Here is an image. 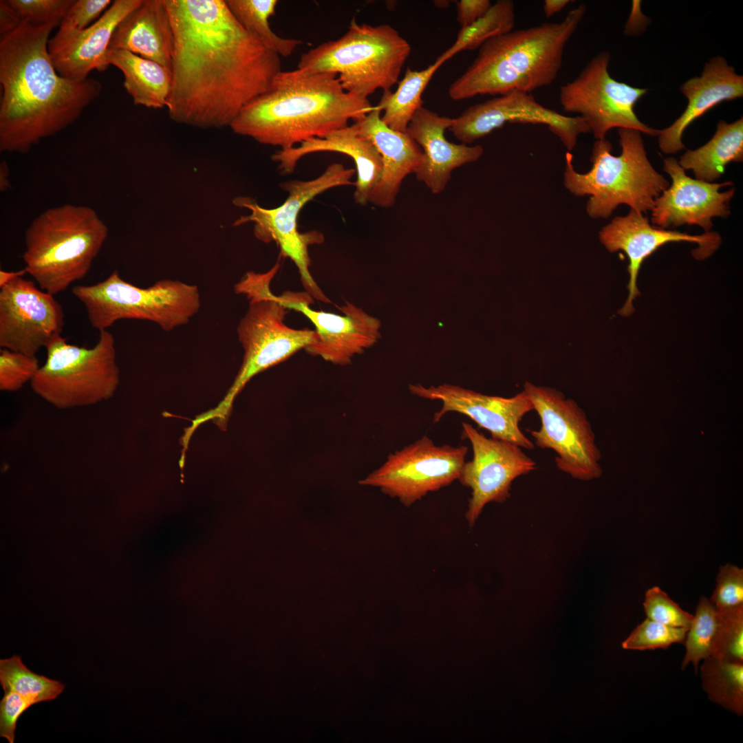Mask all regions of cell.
<instances>
[{
  "label": "cell",
  "instance_id": "obj_1",
  "mask_svg": "<svg viewBox=\"0 0 743 743\" xmlns=\"http://www.w3.org/2000/svg\"><path fill=\"white\" fill-rule=\"evenodd\" d=\"M173 33L166 108L179 123L230 127L281 72L280 56L233 15L225 0H164Z\"/></svg>",
  "mask_w": 743,
  "mask_h": 743
},
{
  "label": "cell",
  "instance_id": "obj_2",
  "mask_svg": "<svg viewBox=\"0 0 743 743\" xmlns=\"http://www.w3.org/2000/svg\"><path fill=\"white\" fill-rule=\"evenodd\" d=\"M61 22L21 23L0 39V151L25 154L74 122L100 95L94 78L74 80L56 70L49 36Z\"/></svg>",
  "mask_w": 743,
  "mask_h": 743
},
{
  "label": "cell",
  "instance_id": "obj_3",
  "mask_svg": "<svg viewBox=\"0 0 743 743\" xmlns=\"http://www.w3.org/2000/svg\"><path fill=\"white\" fill-rule=\"evenodd\" d=\"M373 107L368 98L345 91L336 74L297 67L281 71L230 127L261 144L288 149L344 128Z\"/></svg>",
  "mask_w": 743,
  "mask_h": 743
},
{
  "label": "cell",
  "instance_id": "obj_4",
  "mask_svg": "<svg viewBox=\"0 0 743 743\" xmlns=\"http://www.w3.org/2000/svg\"><path fill=\"white\" fill-rule=\"evenodd\" d=\"M581 3L560 22L512 30L486 41L466 70L449 88L455 100L477 95L531 93L557 78L566 46L585 14Z\"/></svg>",
  "mask_w": 743,
  "mask_h": 743
},
{
  "label": "cell",
  "instance_id": "obj_5",
  "mask_svg": "<svg viewBox=\"0 0 743 743\" xmlns=\"http://www.w3.org/2000/svg\"><path fill=\"white\" fill-rule=\"evenodd\" d=\"M279 268L277 261L266 272H248L235 285V292L249 299L248 310L237 328L244 349L242 364L224 399L215 408L197 416L188 427L189 432L194 433L210 420L225 430L234 400L252 378L316 342L314 330L294 329L284 323L289 309L270 290Z\"/></svg>",
  "mask_w": 743,
  "mask_h": 743
},
{
  "label": "cell",
  "instance_id": "obj_6",
  "mask_svg": "<svg viewBox=\"0 0 743 743\" xmlns=\"http://www.w3.org/2000/svg\"><path fill=\"white\" fill-rule=\"evenodd\" d=\"M618 133L621 153L612 155V145L606 138L596 140L592 166L586 173L577 172L572 155L566 153L564 186L574 196H589L586 212L592 219L608 218L621 204L641 213L651 211L669 186L649 161L640 132L620 128Z\"/></svg>",
  "mask_w": 743,
  "mask_h": 743
},
{
  "label": "cell",
  "instance_id": "obj_7",
  "mask_svg": "<svg viewBox=\"0 0 743 743\" xmlns=\"http://www.w3.org/2000/svg\"><path fill=\"white\" fill-rule=\"evenodd\" d=\"M108 233L91 207L66 204L49 208L25 232V269L39 288L54 296L86 277Z\"/></svg>",
  "mask_w": 743,
  "mask_h": 743
},
{
  "label": "cell",
  "instance_id": "obj_8",
  "mask_svg": "<svg viewBox=\"0 0 743 743\" xmlns=\"http://www.w3.org/2000/svg\"><path fill=\"white\" fill-rule=\"evenodd\" d=\"M411 50L391 25L358 23L353 19L339 39L302 54L297 67L336 74L345 91L367 98L398 83Z\"/></svg>",
  "mask_w": 743,
  "mask_h": 743
},
{
  "label": "cell",
  "instance_id": "obj_9",
  "mask_svg": "<svg viewBox=\"0 0 743 743\" xmlns=\"http://www.w3.org/2000/svg\"><path fill=\"white\" fill-rule=\"evenodd\" d=\"M46 360L30 381L33 391L60 409L98 404L111 398L120 384L115 339L100 331L96 345H72L58 335L45 347Z\"/></svg>",
  "mask_w": 743,
  "mask_h": 743
},
{
  "label": "cell",
  "instance_id": "obj_10",
  "mask_svg": "<svg viewBox=\"0 0 743 743\" xmlns=\"http://www.w3.org/2000/svg\"><path fill=\"white\" fill-rule=\"evenodd\" d=\"M72 292L84 305L91 325L99 331L122 319L149 321L171 331L188 323L201 305L195 285L164 279L140 288L124 280L117 270L96 284L74 286Z\"/></svg>",
  "mask_w": 743,
  "mask_h": 743
},
{
  "label": "cell",
  "instance_id": "obj_11",
  "mask_svg": "<svg viewBox=\"0 0 743 743\" xmlns=\"http://www.w3.org/2000/svg\"><path fill=\"white\" fill-rule=\"evenodd\" d=\"M355 172L341 163H332L316 178L286 182L281 187L288 193V197L273 208L262 207L249 197L239 196L233 201L235 206L250 211L249 215L237 219L234 225L253 223L255 237L264 243L275 242L281 256L290 259L297 266L305 292L323 303L330 301L312 277L308 248L323 243L324 237L316 230L300 233L298 217L303 206L322 193L334 187L354 185L351 179Z\"/></svg>",
  "mask_w": 743,
  "mask_h": 743
},
{
  "label": "cell",
  "instance_id": "obj_12",
  "mask_svg": "<svg viewBox=\"0 0 743 743\" xmlns=\"http://www.w3.org/2000/svg\"><path fill=\"white\" fill-rule=\"evenodd\" d=\"M524 391L537 413L541 427L529 432L535 444L553 450L557 468L580 480L601 475L600 453L594 434L583 411L554 388L526 382Z\"/></svg>",
  "mask_w": 743,
  "mask_h": 743
},
{
  "label": "cell",
  "instance_id": "obj_13",
  "mask_svg": "<svg viewBox=\"0 0 743 743\" xmlns=\"http://www.w3.org/2000/svg\"><path fill=\"white\" fill-rule=\"evenodd\" d=\"M610 60L609 52L599 53L577 77L561 85L559 102L562 109L581 117L596 140L605 138L613 128L658 136L659 130L643 123L634 111L636 103L647 90L613 78L608 72Z\"/></svg>",
  "mask_w": 743,
  "mask_h": 743
},
{
  "label": "cell",
  "instance_id": "obj_14",
  "mask_svg": "<svg viewBox=\"0 0 743 743\" xmlns=\"http://www.w3.org/2000/svg\"><path fill=\"white\" fill-rule=\"evenodd\" d=\"M465 446L436 445L423 436L391 453L358 483L378 488L406 507L458 480L465 462Z\"/></svg>",
  "mask_w": 743,
  "mask_h": 743
},
{
  "label": "cell",
  "instance_id": "obj_15",
  "mask_svg": "<svg viewBox=\"0 0 743 743\" xmlns=\"http://www.w3.org/2000/svg\"><path fill=\"white\" fill-rule=\"evenodd\" d=\"M506 123L543 125L568 150L576 147L578 137L590 129L579 116H568L539 103L531 93L513 91L466 109L449 130L463 144H471Z\"/></svg>",
  "mask_w": 743,
  "mask_h": 743
},
{
  "label": "cell",
  "instance_id": "obj_16",
  "mask_svg": "<svg viewBox=\"0 0 743 743\" xmlns=\"http://www.w3.org/2000/svg\"><path fill=\"white\" fill-rule=\"evenodd\" d=\"M462 427V437L471 442L473 458L464 462L458 480L471 490L465 517L473 526L488 503L505 502L513 480L534 471L536 462L515 444L488 438L467 422Z\"/></svg>",
  "mask_w": 743,
  "mask_h": 743
},
{
  "label": "cell",
  "instance_id": "obj_17",
  "mask_svg": "<svg viewBox=\"0 0 743 743\" xmlns=\"http://www.w3.org/2000/svg\"><path fill=\"white\" fill-rule=\"evenodd\" d=\"M64 312L54 295L18 277L1 287L0 347L36 356L64 326Z\"/></svg>",
  "mask_w": 743,
  "mask_h": 743
},
{
  "label": "cell",
  "instance_id": "obj_18",
  "mask_svg": "<svg viewBox=\"0 0 743 743\" xmlns=\"http://www.w3.org/2000/svg\"><path fill=\"white\" fill-rule=\"evenodd\" d=\"M276 297L285 307L301 312L314 325L317 339L305 350L332 364L350 363L380 337V320L349 302L339 308L343 314H337L312 309V297L307 292L286 291Z\"/></svg>",
  "mask_w": 743,
  "mask_h": 743
},
{
  "label": "cell",
  "instance_id": "obj_19",
  "mask_svg": "<svg viewBox=\"0 0 743 743\" xmlns=\"http://www.w3.org/2000/svg\"><path fill=\"white\" fill-rule=\"evenodd\" d=\"M409 389L416 396L442 402L440 410L434 413V422H439L447 413L457 412L468 416L480 427L489 431L493 438L527 449L535 447L534 443L519 428L523 417L534 410L524 390L510 398H504L449 384L429 387L420 384L410 385Z\"/></svg>",
  "mask_w": 743,
  "mask_h": 743
},
{
  "label": "cell",
  "instance_id": "obj_20",
  "mask_svg": "<svg viewBox=\"0 0 743 743\" xmlns=\"http://www.w3.org/2000/svg\"><path fill=\"white\" fill-rule=\"evenodd\" d=\"M599 237L609 252L623 251L629 259V295L618 311L623 316L634 312L632 302L639 294L636 283L638 271L644 260L658 248L669 242L697 244L698 246L693 250L692 254L694 258L702 260L710 257L722 242L720 235L716 232L694 235L652 226L647 217L632 209L625 216L613 218L601 228Z\"/></svg>",
  "mask_w": 743,
  "mask_h": 743
},
{
  "label": "cell",
  "instance_id": "obj_21",
  "mask_svg": "<svg viewBox=\"0 0 743 743\" xmlns=\"http://www.w3.org/2000/svg\"><path fill=\"white\" fill-rule=\"evenodd\" d=\"M663 170L669 174L671 184L655 200L651 222L664 229L682 225H698L704 233L711 231L715 217H725L730 214V202L735 189L720 192L731 182H707L693 179L685 173L678 161L672 157L664 160Z\"/></svg>",
  "mask_w": 743,
  "mask_h": 743
},
{
  "label": "cell",
  "instance_id": "obj_22",
  "mask_svg": "<svg viewBox=\"0 0 743 743\" xmlns=\"http://www.w3.org/2000/svg\"><path fill=\"white\" fill-rule=\"evenodd\" d=\"M142 0H116L94 23L82 30L59 28L48 42L52 62L61 76L84 80L94 69L109 66L107 54L114 30Z\"/></svg>",
  "mask_w": 743,
  "mask_h": 743
},
{
  "label": "cell",
  "instance_id": "obj_23",
  "mask_svg": "<svg viewBox=\"0 0 743 743\" xmlns=\"http://www.w3.org/2000/svg\"><path fill=\"white\" fill-rule=\"evenodd\" d=\"M453 123V118L439 116L422 106L414 114L406 130L424 153L423 160L415 172L416 179L434 194L444 190L455 169L478 160L484 153L481 145L469 146L447 140L444 132Z\"/></svg>",
  "mask_w": 743,
  "mask_h": 743
},
{
  "label": "cell",
  "instance_id": "obj_24",
  "mask_svg": "<svg viewBox=\"0 0 743 743\" xmlns=\"http://www.w3.org/2000/svg\"><path fill=\"white\" fill-rule=\"evenodd\" d=\"M375 106L365 116L353 124L358 132L370 140L379 153L383 169L372 191L369 202L382 208L392 206L405 177L416 172L424 153L407 134L389 127Z\"/></svg>",
  "mask_w": 743,
  "mask_h": 743
},
{
  "label": "cell",
  "instance_id": "obj_25",
  "mask_svg": "<svg viewBox=\"0 0 743 743\" xmlns=\"http://www.w3.org/2000/svg\"><path fill=\"white\" fill-rule=\"evenodd\" d=\"M680 91L688 100L682 115L669 127L659 130L658 145L666 154L685 149L683 132L696 119L724 101L743 96V76L721 57L711 58L704 65L700 76L687 80Z\"/></svg>",
  "mask_w": 743,
  "mask_h": 743
},
{
  "label": "cell",
  "instance_id": "obj_26",
  "mask_svg": "<svg viewBox=\"0 0 743 743\" xmlns=\"http://www.w3.org/2000/svg\"><path fill=\"white\" fill-rule=\"evenodd\" d=\"M317 152L340 153L353 160L357 172L354 200L360 205L367 204L383 169L381 157L372 142L352 125L324 137L310 138L292 148L280 149L272 159L282 173L288 174L294 171L302 158Z\"/></svg>",
  "mask_w": 743,
  "mask_h": 743
},
{
  "label": "cell",
  "instance_id": "obj_27",
  "mask_svg": "<svg viewBox=\"0 0 743 743\" xmlns=\"http://www.w3.org/2000/svg\"><path fill=\"white\" fill-rule=\"evenodd\" d=\"M174 39L164 0H142L114 30L109 49L124 50L171 72Z\"/></svg>",
  "mask_w": 743,
  "mask_h": 743
},
{
  "label": "cell",
  "instance_id": "obj_28",
  "mask_svg": "<svg viewBox=\"0 0 743 743\" xmlns=\"http://www.w3.org/2000/svg\"><path fill=\"white\" fill-rule=\"evenodd\" d=\"M107 58L109 65L122 72L124 87L134 105L152 109L166 107L172 83L170 70L124 50L108 49Z\"/></svg>",
  "mask_w": 743,
  "mask_h": 743
},
{
  "label": "cell",
  "instance_id": "obj_29",
  "mask_svg": "<svg viewBox=\"0 0 743 743\" xmlns=\"http://www.w3.org/2000/svg\"><path fill=\"white\" fill-rule=\"evenodd\" d=\"M743 160V119L728 123L720 120L712 138L704 145L685 152L678 161L685 170H692L696 179L713 182L726 166Z\"/></svg>",
  "mask_w": 743,
  "mask_h": 743
},
{
  "label": "cell",
  "instance_id": "obj_30",
  "mask_svg": "<svg viewBox=\"0 0 743 743\" xmlns=\"http://www.w3.org/2000/svg\"><path fill=\"white\" fill-rule=\"evenodd\" d=\"M443 63L435 61L422 70L407 67L394 92L384 91L375 106L380 111L382 120L391 129L406 132L414 114L423 106L422 95L435 72Z\"/></svg>",
  "mask_w": 743,
  "mask_h": 743
},
{
  "label": "cell",
  "instance_id": "obj_31",
  "mask_svg": "<svg viewBox=\"0 0 743 743\" xmlns=\"http://www.w3.org/2000/svg\"><path fill=\"white\" fill-rule=\"evenodd\" d=\"M238 22L263 45L280 57L290 56L303 41L283 38L270 28V19L275 14L277 0H225Z\"/></svg>",
  "mask_w": 743,
  "mask_h": 743
},
{
  "label": "cell",
  "instance_id": "obj_32",
  "mask_svg": "<svg viewBox=\"0 0 743 743\" xmlns=\"http://www.w3.org/2000/svg\"><path fill=\"white\" fill-rule=\"evenodd\" d=\"M702 685L709 698L735 714H743V663L704 659L700 667Z\"/></svg>",
  "mask_w": 743,
  "mask_h": 743
},
{
  "label": "cell",
  "instance_id": "obj_33",
  "mask_svg": "<svg viewBox=\"0 0 743 743\" xmlns=\"http://www.w3.org/2000/svg\"><path fill=\"white\" fill-rule=\"evenodd\" d=\"M515 21L514 2L498 0L475 23L461 28L453 44L436 60L444 63L460 51L480 48L489 39L512 31Z\"/></svg>",
  "mask_w": 743,
  "mask_h": 743
},
{
  "label": "cell",
  "instance_id": "obj_34",
  "mask_svg": "<svg viewBox=\"0 0 743 743\" xmlns=\"http://www.w3.org/2000/svg\"><path fill=\"white\" fill-rule=\"evenodd\" d=\"M0 683L4 691H15L34 704L56 699L65 689L61 682L32 672L16 655L0 660Z\"/></svg>",
  "mask_w": 743,
  "mask_h": 743
},
{
  "label": "cell",
  "instance_id": "obj_35",
  "mask_svg": "<svg viewBox=\"0 0 743 743\" xmlns=\"http://www.w3.org/2000/svg\"><path fill=\"white\" fill-rule=\"evenodd\" d=\"M718 622V610L702 596L684 641L686 652L682 669L692 663L697 674L700 661L711 656Z\"/></svg>",
  "mask_w": 743,
  "mask_h": 743
},
{
  "label": "cell",
  "instance_id": "obj_36",
  "mask_svg": "<svg viewBox=\"0 0 743 743\" xmlns=\"http://www.w3.org/2000/svg\"><path fill=\"white\" fill-rule=\"evenodd\" d=\"M711 656L743 663V605L718 610Z\"/></svg>",
  "mask_w": 743,
  "mask_h": 743
},
{
  "label": "cell",
  "instance_id": "obj_37",
  "mask_svg": "<svg viewBox=\"0 0 743 743\" xmlns=\"http://www.w3.org/2000/svg\"><path fill=\"white\" fill-rule=\"evenodd\" d=\"M687 629L667 626L646 618L622 643L625 649L648 650L683 643Z\"/></svg>",
  "mask_w": 743,
  "mask_h": 743
},
{
  "label": "cell",
  "instance_id": "obj_38",
  "mask_svg": "<svg viewBox=\"0 0 743 743\" xmlns=\"http://www.w3.org/2000/svg\"><path fill=\"white\" fill-rule=\"evenodd\" d=\"M36 356L1 348L0 389L16 391L33 379L39 369Z\"/></svg>",
  "mask_w": 743,
  "mask_h": 743
},
{
  "label": "cell",
  "instance_id": "obj_39",
  "mask_svg": "<svg viewBox=\"0 0 743 743\" xmlns=\"http://www.w3.org/2000/svg\"><path fill=\"white\" fill-rule=\"evenodd\" d=\"M643 607L647 618L673 627L688 629L693 616L658 586L646 591Z\"/></svg>",
  "mask_w": 743,
  "mask_h": 743
},
{
  "label": "cell",
  "instance_id": "obj_40",
  "mask_svg": "<svg viewBox=\"0 0 743 743\" xmlns=\"http://www.w3.org/2000/svg\"><path fill=\"white\" fill-rule=\"evenodd\" d=\"M21 23L44 25L61 22L74 0H8Z\"/></svg>",
  "mask_w": 743,
  "mask_h": 743
},
{
  "label": "cell",
  "instance_id": "obj_41",
  "mask_svg": "<svg viewBox=\"0 0 743 743\" xmlns=\"http://www.w3.org/2000/svg\"><path fill=\"white\" fill-rule=\"evenodd\" d=\"M709 599L718 610L743 605V569L730 563L721 566Z\"/></svg>",
  "mask_w": 743,
  "mask_h": 743
},
{
  "label": "cell",
  "instance_id": "obj_42",
  "mask_svg": "<svg viewBox=\"0 0 743 743\" xmlns=\"http://www.w3.org/2000/svg\"><path fill=\"white\" fill-rule=\"evenodd\" d=\"M34 704L13 691H4L0 702V736L14 742V732L19 717Z\"/></svg>",
  "mask_w": 743,
  "mask_h": 743
},
{
  "label": "cell",
  "instance_id": "obj_43",
  "mask_svg": "<svg viewBox=\"0 0 743 743\" xmlns=\"http://www.w3.org/2000/svg\"><path fill=\"white\" fill-rule=\"evenodd\" d=\"M111 0H77L74 1L59 28L64 30H82L89 27L98 20L100 14L109 6Z\"/></svg>",
  "mask_w": 743,
  "mask_h": 743
},
{
  "label": "cell",
  "instance_id": "obj_44",
  "mask_svg": "<svg viewBox=\"0 0 743 743\" xmlns=\"http://www.w3.org/2000/svg\"><path fill=\"white\" fill-rule=\"evenodd\" d=\"M457 20L465 28L484 16L492 3L489 0H460L456 1Z\"/></svg>",
  "mask_w": 743,
  "mask_h": 743
},
{
  "label": "cell",
  "instance_id": "obj_45",
  "mask_svg": "<svg viewBox=\"0 0 743 743\" xmlns=\"http://www.w3.org/2000/svg\"><path fill=\"white\" fill-rule=\"evenodd\" d=\"M21 21L8 0L0 1V34L3 36L16 29Z\"/></svg>",
  "mask_w": 743,
  "mask_h": 743
},
{
  "label": "cell",
  "instance_id": "obj_46",
  "mask_svg": "<svg viewBox=\"0 0 743 743\" xmlns=\"http://www.w3.org/2000/svg\"><path fill=\"white\" fill-rule=\"evenodd\" d=\"M572 1L570 0H546L543 3V12L547 17H550L562 10Z\"/></svg>",
  "mask_w": 743,
  "mask_h": 743
},
{
  "label": "cell",
  "instance_id": "obj_47",
  "mask_svg": "<svg viewBox=\"0 0 743 743\" xmlns=\"http://www.w3.org/2000/svg\"><path fill=\"white\" fill-rule=\"evenodd\" d=\"M10 187L9 179V167L6 161L0 163V190L5 192Z\"/></svg>",
  "mask_w": 743,
  "mask_h": 743
},
{
  "label": "cell",
  "instance_id": "obj_48",
  "mask_svg": "<svg viewBox=\"0 0 743 743\" xmlns=\"http://www.w3.org/2000/svg\"><path fill=\"white\" fill-rule=\"evenodd\" d=\"M26 273L27 271L25 268L19 271L14 272H9L1 270L0 271V288L18 277H23Z\"/></svg>",
  "mask_w": 743,
  "mask_h": 743
}]
</instances>
